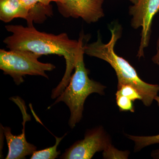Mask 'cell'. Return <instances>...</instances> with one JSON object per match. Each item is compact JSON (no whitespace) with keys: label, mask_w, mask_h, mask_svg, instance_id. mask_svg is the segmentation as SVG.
<instances>
[{"label":"cell","mask_w":159,"mask_h":159,"mask_svg":"<svg viewBox=\"0 0 159 159\" xmlns=\"http://www.w3.org/2000/svg\"><path fill=\"white\" fill-rule=\"evenodd\" d=\"M11 35L4 40L9 50H25L43 55L56 54L65 59L66 70L62 80L51 92L52 99L57 98L69 84L80 53L84 47L83 39H72L66 33L59 34L41 32L33 24L24 27L20 25L6 26Z\"/></svg>","instance_id":"obj_1"},{"label":"cell","mask_w":159,"mask_h":159,"mask_svg":"<svg viewBox=\"0 0 159 159\" xmlns=\"http://www.w3.org/2000/svg\"><path fill=\"white\" fill-rule=\"evenodd\" d=\"M111 39L107 43L102 42L98 32L97 40L84 45V54L103 60L114 69L118 78V89L123 85H129L134 88L142 96V102L145 106H150L159 92V85L150 84L139 77L135 69L127 60L116 54L115 47L121 36L119 26L110 29Z\"/></svg>","instance_id":"obj_2"},{"label":"cell","mask_w":159,"mask_h":159,"mask_svg":"<svg viewBox=\"0 0 159 159\" xmlns=\"http://www.w3.org/2000/svg\"><path fill=\"white\" fill-rule=\"evenodd\" d=\"M84 47L80 53L75 65V72L71 76L69 84L55 102L49 108L60 102L66 103L70 111L69 125L74 128L82 119L84 102L89 95L96 93L100 95L105 94V86L90 79L89 71L85 67L84 60Z\"/></svg>","instance_id":"obj_3"},{"label":"cell","mask_w":159,"mask_h":159,"mask_svg":"<svg viewBox=\"0 0 159 159\" xmlns=\"http://www.w3.org/2000/svg\"><path fill=\"white\" fill-rule=\"evenodd\" d=\"M42 55L25 50H0V69L6 75L11 76L16 84L24 82L26 75L42 76L48 78L47 71L53 70L56 67L50 63L39 61Z\"/></svg>","instance_id":"obj_4"},{"label":"cell","mask_w":159,"mask_h":159,"mask_svg":"<svg viewBox=\"0 0 159 159\" xmlns=\"http://www.w3.org/2000/svg\"><path fill=\"white\" fill-rule=\"evenodd\" d=\"M159 11V0H138L129 7L132 16L131 26L134 29L142 28L141 38L137 57H144V50L148 47L151 33L152 24L154 16Z\"/></svg>","instance_id":"obj_5"},{"label":"cell","mask_w":159,"mask_h":159,"mask_svg":"<svg viewBox=\"0 0 159 159\" xmlns=\"http://www.w3.org/2000/svg\"><path fill=\"white\" fill-rule=\"evenodd\" d=\"M111 144L102 126L88 130L84 139L74 143L60 157L62 159H91L97 152L103 151Z\"/></svg>","instance_id":"obj_6"},{"label":"cell","mask_w":159,"mask_h":159,"mask_svg":"<svg viewBox=\"0 0 159 159\" xmlns=\"http://www.w3.org/2000/svg\"><path fill=\"white\" fill-rule=\"evenodd\" d=\"M104 0H59L56 3L65 17L81 18L88 24L97 22L104 16Z\"/></svg>","instance_id":"obj_7"},{"label":"cell","mask_w":159,"mask_h":159,"mask_svg":"<svg viewBox=\"0 0 159 159\" xmlns=\"http://www.w3.org/2000/svg\"><path fill=\"white\" fill-rule=\"evenodd\" d=\"M11 100L17 104L20 108L23 115L22 132L19 135H14L11 132V128L8 126L2 127L3 134L6 137L8 146V152L6 159H24L26 157L31 156L37 149V147L27 142L25 134V124L31 120V117L26 112L25 103L20 98H12Z\"/></svg>","instance_id":"obj_8"},{"label":"cell","mask_w":159,"mask_h":159,"mask_svg":"<svg viewBox=\"0 0 159 159\" xmlns=\"http://www.w3.org/2000/svg\"><path fill=\"white\" fill-rule=\"evenodd\" d=\"M18 18L25 19L28 25L34 22L32 11L24 5L21 0H0L1 20L8 23Z\"/></svg>","instance_id":"obj_9"},{"label":"cell","mask_w":159,"mask_h":159,"mask_svg":"<svg viewBox=\"0 0 159 159\" xmlns=\"http://www.w3.org/2000/svg\"><path fill=\"white\" fill-rule=\"evenodd\" d=\"M159 107V95L155 98ZM127 138L133 141L135 143V152L139 151L142 148L149 145L159 144V134L149 136H139L125 134Z\"/></svg>","instance_id":"obj_10"},{"label":"cell","mask_w":159,"mask_h":159,"mask_svg":"<svg viewBox=\"0 0 159 159\" xmlns=\"http://www.w3.org/2000/svg\"><path fill=\"white\" fill-rule=\"evenodd\" d=\"M66 134L62 137L58 138L54 136L56 139L55 144L53 146L45 148L43 150H36L31 156V159H55L57 158L61 154L60 151L57 150V148L60 142L65 137Z\"/></svg>","instance_id":"obj_11"},{"label":"cell","mask_w":159,"mask_h":159,"mask_svg":"<svg viewBox=\"0 0 159 159\" xmlns=\"http://www.w3.org/2000/svg\"><path fill=\"white\" fill-rule=\"evenodd\" d=\"M129 153V151L119 150L111 144L103 151L102 155L104 159H127Z\"/></svg>","instance_id":"obj_12"},{"label":"cell","mask_w":159,"mask_h":159,"mask_svg":"<svg viewBox=\"0 0 159 159\" xmlns=\"http://www.w3.org/2000/svg\"><path fill=\"white\" fill-rule=\"evenodd\" d=\"M116 93L128 97L132 101H135L137 99L142 101V98L139 92L134 88L129 85H122L118 89Z\"/></svg>","instance_id":"obj_13"},{"label":"cell","mask_w":159,"mask_h":159,"mask_svg":"<svg viewBox=\"0 0 159 159\" xmlns=\"http://www.w3.org/2000/svg\"><path fill=\"white\" fill-rule=\"evenodd\" d=\"M116 100L119 110L121 111H130L134 112L135 111L133 101L128 97L116 93Z\"/></svg>","instance_id":"obj_14"},{"label":"cell","mask_w":159,"mask_h":159,"mask_svg":"<svg viewBox=\"0 0 159 159\" xmlns=\"http://www.w3.org/2000/svg\"><path fill=\"white\" fill-rule=\"evenodd\" d=\"M24 5H25L30 10L32 11L36 5L38 4H41L46 6L51 5L52 2L57 3L59 2V0H21Z\"/></svg>","instance_id":"obj_15"},{"label":"cell","mask_w":159,"mask_h":159,"mask_svg":"<svg viewBox=\"0 0 159 159\" xmlns=\"http://www.w3.org/2000/svg\"><path fill=\"white\" fill-rule=\"evenodd\" d=\"M152 61L154 63L159 65V39L157 42V53L152 58Z\"/></svg>","instance_id":"obj_16"},{"label":"cell","mask_w":159,"mask_h":159,"mask_svg":"<svg viewBox=\"0 0 159 159\" xmlns=\"http://www.w3.org/2000/svg\"><path fill=\"white\" fill-rule=\"evenodd\" d=\"M151 157L155 159H159V148L152 152Z\"/></svg>","instance_id":"obj_17"},{"label":"cell","mask_w":159,"mask_h":159,"mask_svg":"<svg viewBox=\"0 0 159 159\" xmlns=\"http://www.w3.org/2000/svg\"><path fill=\"white\" fill-rule=\"evenodd\" d=\"M129 1L133 4H135L138 2V0H129Z\"/></svg>","instance_id":"obj_18"}]
</instances>
